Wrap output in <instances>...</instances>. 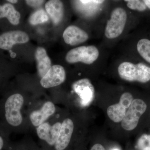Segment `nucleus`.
<instances>
[{
  "mask_svg": "<svg viewBox=\"0 0 150 150\" xmlns=\"http://www.w3.org/2000/svg\"><path fill=\"white\" fill-rule=\"evenodd\" d=\"M119 76L128 81H138L146 83L150 81V67L144 63L137 64L130 62H123L118 69Z\"/></svg>",
  "mask_w": 150,
  "mask_h": 150,
  "instance_id": "f257e3e1",
  "label": "nucleus"
},
{
  "mask_svg": "<svg viewBox=\"0 0 150 150\" xmlns=\"http://www.w3.org/2000/svg\"><path fill=\"white\" fill-rule=\"evenodd\" d=\"M24 103L23 97L19 93L9 96L3 105V113L5 120L9 126L16 127L23 121L21 110Z\"/></svg>",
  "mask_w": 150,
  "mask_h": 150,
  "instance_id": "f03ea898",
  "label": "nucleus"
},
{
  "mask_svg": "<svg viewBox=\"0 0 150 150\" xmlns=\"http://www.w3.org/2000/svg\"><path fill=\"white\" fill-rule=\"evenodd\" d=\"M99 56V51L95 46H82L69 51L66 55V60L70 64L82 62L91 64L97 60Z\"/></svg>",
  "mask_w": 150,
  "mask_h": 150,
  "instance_id": "7ed1b4c3",
  "label": "nucleus"
},
{
  "mask_svg": "<svg viewBox=\"0 0 150 150\" xmlns=\"http://www.w3.org/2000/svg\"><path fill=\"white\" fill-rule=\"evenodd\" d=\"M127 18V13L124 9L120 7L114 9L105 26V35L106 37L113 39L120 36L126 26Z\"/></svg>",
  "mask_w": 150,
  "mask_h": 150,
  "instance_id": "20e7f679",
  "label": "nucleus"
},
{
  "mask_svg": "<svg viewBox=\"0 0 150 150\" xmlns=\"http://www.w3.org/2000/svg\"><path fill=\"white\" fill-rule=\"evenodd\" d=\"M146 109L147 105L144 100L139 98L134 99L121 122L122 128L128 131L135 129L140 118Z\"/></svg>",
  "mask_w": 150,
  "mask_h": 150,
  "instance_id": "39448f33",
  "label": "nucleus"
},
{
  "mask_svg": "<svg viewBox=\"0 0 150 150\" xmlns=\"http://www.w3.org/2000/svg\"><path fill=\"white\" fill-rule=\"evenodd\" d=\"M28 40L27 33L21 30L5 31L0 34V50L8 51L10 55L14 46L27 43Z\"/></svg>",
  "mask_w": 150,
  "mask_h": 150,
  "instance_id": "423d86ee",
  "label": "nucleus"
},
{
  "mask_svg": "<svg viewBox=\"0 0 150 150\" xmlns=\"http://www.w3.org/2000/svg\"><path fill=\"white\" fill-rule=\"evenodd\" d=\"M134 100L133 96L129 92L123 93L120 97L119 102L108 108L107 115L109 118L115 123L122 121L127 109Z\"/></svg>",
  "mask_w": 150,
  "mask_h": 150,
  "instance_id": "0eeeda50",
  "label": "nucleus"
},
{
  "mask_svg": "<svg viewBox=\"0 0 150 150\" xmlns=\"http://www.w3.org/2000/svg\"><path fill=\"white\" fill-rule=\"evenodd\" d=\"M66 79V73L64 67L60 65H54L41 79L40 83L44 88H50L60 85Z\"/></svg>",
  "mask_w": 150,
  "mask_h": 150,
  "instance_id": "6e6552de",
  "label": "nucleus"
},
{
  "mask_svg": "<svg viewBox=\"0 0 150 150\" xmlns=\"http://www.w3.org/2000/svg\"><path fill=\"white\" fill-rule=\"evenodd\" d=\"M74 91L79 97L83 106H87L92 102L94 96V89L90 81L87 79L76 81L73 85Z\"/></svg>",
  "mask_w": 150,
  "mask_h": 150,
  "instance_id": "1a4fd4ad",
  "label": "nucleus"
},
{
  "mask_svg": "<svg viewBox=\"0 0 150 150\" xmlns=\"http://www.w3.org/2000/svg\"><path fill=\"white\" fill-rule=\"evenodd\" d=\"M62 123L60 122L50 125L44 122L38 127V136L40 139L45 141L50 146H55L61 129Z\"/></svg>",
  "mask_w": 150,
  "mask_h": 150,
  "instance_id": "9d476101",
  "label": "nucleus"
},
{
  "mask_svg": "<svg viewBox=\"0 0 150 150\" xmlns=\"http://www.w3.org/2000/svg\"><path fill=\"white\" fill-rule=\"evenodd\" d=\"M74 129L73 121L69 118L65 119L62 124L59 136L54 147L56 150H64L69 146Z\"/></svg>",
  "mask_w": 150,
  "mask_h": 150,
  "instance_id": "9b49d317",
  "label": "nucleus"
},
{
  "mask_svg": "<svg viewBox=\"0 0 150 150\" xmlns=\"http://www.w3.org/2000/svg\"><path fill=\"white\" fill-rule=\"evenodd\" d=\"M65 43L71 46H76L84 43L88 39V33L77 26L72 25L65 30L63 35Z\"/></svg>",
  "mask_w": 150,
  "mask_h": 150,
  "instance_id": "f8f14e48",
  "label": "nucleus"
},
{
  "mask_svg": "<svg viewBox=\"0 0 150 150\" xmlns=\"http://www.w3.org/2000/svg\"><path fill=\"white\" fill-rule=\"evenodd\" d=\"M56 110V108L53 103L48 101L44 103L40 110H36L31 112L30 119L33 125L38 126L53 115Z\"/></svg>",
  "mask_w": 150,
  "mask_h": 150,
  "instance_id": "ddd939ff",
  "label": "nucleus"
},
{
  "mask_svg": "<svg viewBox=\"0 0 150 150\" xmlns=\"http://www.w3.org/2000/svg\"><path fill=\"white\" fill-rule=\"evenodd\" d=\"M47 13L55 24H58L64 17V8L63 3L58 0H51L47 2L45 5Z\"/></svg>",
  "mask_w": 150,
  "mask_h": 150,
  "instance_id": "4468645a",
  "label": "nucleus"
},
{
  "mask_svg": "<svg viewBox=\"0 0 150 150\" xmlns=\"http://www.w3.org/2000/svg\"><path fill=\"white\" fill-rule=\"evenodd\" d=\"M38 74L43 78L51 68V59L47 55L46 50L42 47H38L35 53Z\"/></svg>",
  "mask_w": 150,
  "mask_h": 150,
  "instance_id": "2eb2a0df",
  "label": "nucleus"
},
{
  "mask_svg": "<svg viewBox=\"0 0 150 150\" xmlns=\"http://www.w3.org/2000/svg\"><path fill=\"white\" fill-rule=\"evenodd\" d=\"M21 14L13 5L8 2L0 5V19L6 18L10 24L18 25L19 23Z\"/></svg>",
  "mask_w": 150,
  "mask_h": 150,
  "instance_id": "dca6fc26",
  "label": "nucleus"
},
{
  "mask_svg": "<svg viewBox=\"0 0 150 150\" xmlns=\"http://www.w3.org/2000/svg\"><path fill=\"white\" fill-rule=\"evenodd\" d=\"M137 49L140 56L150 64V40L147 38L140 39L137 44Z\"/></svg>",
  "mask_w": 150,
  "mask_h": 150,
  "instance_id": "f3484780",
  "label": "nucleus"
},
{
  "mask_svg": "<svg viewBox=\"0 0 150 150\" xmlns=\"http://www.w3.org/2000/svg\"><path fill=\"white\" fill-rule=\"evenodd\" d=\"M49 17L44 10L39 9L36 11L30 17L29 21L30 24L36 25L48 21Z\"/></svg>",
  "mask_w": 150,
  "mask_h": 150,
  "instance_id": "a211bd4d",
  "label": "nucleus"
},
{
  "mask_svg": "<svg viewBox=\"0 0 150 150\" xmlns=\"http://www.w3.org/2000/svg\"><path fill=\"white\" fill-rule=\"evenodd\" d=\"M127 2V6L129 8L133 10H137L139 11H144L147 9L146 6L144 1L139 0H129L125 1Z\"/></svg>",
  "mask_w": 150,
  "mask_h": 150,
  "instance_id": "6ab92c4d",
  "label": "nucleus"
},
{
  "mask_svg": "<svg viewBox=\"0 0 150 150\" xmlns=\"http://www.w3.org/2000/svg\"><path fill=\"white\" fill-rule=\"evenodd\" d=\"M137 148L138 150H150V135H142L137 142Z\"/></svg>",
  "mask_w": 150,
  "mask_h": 150,
  "instance_id": "aec40b11",
  "label": "nucleus"
},
{
  "mask_svg": "<svg viewBox=\"0 0 150 150\" xmlns=\"http://www.w3.org/2000/svg\"><path fill=\"white\" fill-rule=\"evenodd\" d=\"M45 1H26V4L28 5V6H30L34 7H36L39 6H41L42 4Z\"/></svg>",
  "mask_w": 150,
  "mask_h": 150,
  "instance_id": "412c9836",
  "label": "nucleus"
},
{
  "mask_svg": "<svg viewBox=\"0 0 150 150\" xmlns=\"http://www.w3.org/2000/svg\"><path fill=\"white\" fill-rule=\"evenodd\" d=\"M90 150H105V149L102 145L97 144L93 146Z\"/></svg>",
  "mask_w": 150,
  "mask_h": 150,
  "instance_id": "4be33fe9",
  "label": "nucleus"
},
{
  "mask_svg": "<svg viewBox=\"0 0 150 150\" xmlns=\"http://www.w3.org/2000/svg\"><path fill=\"white\" fill-rule=\"evenodd\" d=\"M81 3L83 4H87L91 3V4H101L104 1H80Z\"/></svg>",
  "mask_w": 150,
  "mask_h": 150,
  "instance_id": "5701e85b",
  "label": "nucleus"
},
{
  "mask_svg": "<svg viewBox=\"0 0 150 150\" xmlns=\"http://www.w3.org/2000/svg\"><path fill=\"white\" fill-rule=\"evenodd\" d=\"M5 145L4 138L2 135L0 134V150H2Z\"/></svg>",
  "mask_w": 150,
  "mask_h": 150,
  "instance_id": "b1692460",
  "label": "nucleus"
},
{
  "mask_svg": "<svg viewBox=\"0 0 150 150\" xmlns=\"http://www.w3.org/2000/svg\"><path fill=\"white\" fill-rule=\"evenodd\" d=\"M144 1L147 8L150 9V0H144Z\"/></svg>",
  "mask_w": 150,
  "mask_h": 150,
  "instance_id": "393cba45",
  "label": "nucleus"
},
{
  "mask_svg": "<svg viewBox=\"0 0 150 150\" xmlns=\"http://www.w3.org/2000/svg\"><path fill=\"white\" fill-rule=\"evenodd\" d=\"M6 1L10 3V4H11L13 5V4H16L18 1H16V0H7Z\"/></svg>",
  "mask_w": 150,
  "mask_h": 150,
  "instance_id": "a878e982",
  "label": "nucleus"
},
{
  "mask_svg": "<svg viewBox=\"0 0 150 150\" xmlns=\"http://www.w3.org/2000/svg\"><path fill=\"white\" fill-rule=\"evenodd\" d=\"M113 150H119L118 149H114Z\"/></svg>",
  "mask_w": 150,
  "mask_h": 150,
  "instance_id": "bb28decb",
  "label": "nucleus"
}]
</instances>
